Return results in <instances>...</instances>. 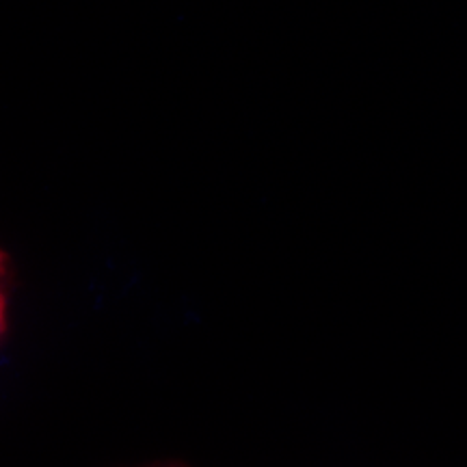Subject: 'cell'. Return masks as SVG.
<instances>
[{
  "label": "cell",
  "mask_w": 467,
  "mask_h": 467,
  "mask_svg": "<svg viewBox=\"0 0 467 467\" xmlns=\"http://www.w3.org/2000/svg\"><path fill=\"white\" fill-rule=\"evenodd\" d=\"M11 312V262L9 255L0 249V342L7 336Z\"/></svg>",
  "instance_id": "obj_1"
},
{
  "label": "cell",
  "mask_w": 467,
  "mask_h": 467,
  "mask_svg": "<svg viewBox=\"0 0 467 467\" xmlns=\"http://www.w3.org/2000/svg\"><path fill=\"white\" fill-rule=\"evenodd\" d=\"M139 467H191V465L182 463V461H154V463L139 465Z\"/></svg>",
  "instance_id": "obj_2"
}]
</instances>
